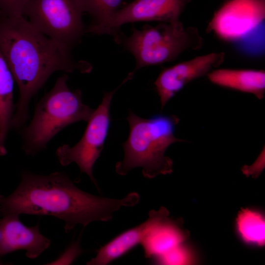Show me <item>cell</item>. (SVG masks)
Segmentation results:
<instances>
[{"instance_id": "cell-18", "label": "cell", "mask_w": 265, "mask_h": 265, "mask_svg": "<svg viewBox=\"0 0 265 265\" xmlns=\"http://www.w3.org/2000/svg\"><path fill=\"white\" fill-rule=\"evenodd\" d=\"M158 262L164 265H186L192 263L188 249L181 244L158 258Z\"/></svg>"}, {"instance_id": "cell-5", "label": "cell", "mask_w": 265, "mask_h": 265, "mask_svg": "<svg viewBox=\"0 0 265 265\" xmlns=\"http://www.w3.org/2000/svg\"><path fill=\"white\" fill-rule=\"evenodd\" d=\"M115 41L134 56L136 64L130 74L133 75L143 67L172 61L183 53L200 49L202 37L194 26H177L166 23L156 26L146 25L141 29L133 27L129 36L120 34Z\"/></svg>"}, {"instance_id": "cell-13", "label": "cell", "mask_w": 265, "mask_h": 265, "mask_svg": "<svg viewBox=\"0 0 265 265\" xmlns=\"http://www.w3.org/2000/svg\"><path fill=\"white\" fill-rule=\"evenodd\" d=\"M148 219L136 227L116 236L97 251L96 256L87 262L88 265H106L122 256L138 244H140L152 227L156 211L149 212Z\"/></svg>"}, {"instance_id": "cell-6", "label": "cell", "mask_w": 265, "mask_h": 265, "mask_svg": "<svg viewBox=\"0 0 265 265\" xmlns=\"http://www.w3.org/2000/svg\"><path fill=\"white\" fill-rule=\"evenodd\" d=\"M81 0H29L24 16L38 30L68 50L86 33Z\"/></svg>"}, {"instance_id": "cell-1", "label": "cell", "mask_w": 265, "mask_h": 265, "mask_svg": "<svg viewBox=\"0 0 265 265\" xmlns=\"http://www.w3.org/2000/svg\"><path fill=\"white\" fill-rule=\"evenodd\" d=\"M0 51L19 89L11 128L20 131L28 119L31 99L54 73L88 74L92 66L46 36L24 16H0Z\"/></svg>"}, {"instance_id": "cell-16", "label": "cell", "mask_w": 265, "mask_h": 265, "mask_svg": "<svg viewBox=\"0 0 265 265\" xmlns=\"http://www.w3.org/2000/svg\"><path fill=\"white\" fill-rule=\"evenodd\" d=\"M238 230L248 243L263 246L265 243V220L259 212L242 209L236 219Z\"/></svg>"}, {"instance_id": "cell-4", "label": "cell", "mask_w": 265, "mask_h": 265, "mask_svg": "<svg viewBox=\"0 0 265 265\" xmlns=\"http://www.w3.org/2000/svg\"><path fill=\"white\" fill-rule=\"evenodd\" d=\"M68 80L66 74L57 78L36 105L29 125L20 131L26 155H35L64 128L79 121L88 122L91 118L95 109L83 103L81 90L69 88Z\"/></svg>"}, {"instance_id": "cell-19", "label": "cell", "mask_w": 265, "mask_h": 265, "mask_svg": "<svg viewBox=\"0 0 265 265\" xmlns=\"http://www.w3.org/2000/svg\"><path fill=\"white\" fill-rule=\"evenodd\" d=\"M29 1V0H0V16L8 18L24 16L25 8Z\"/></svg>"}, {"instance_id": "cell-9", "label": "cell", "mask_w": 265, "mask_h": 265, "mask_svg": "<svg viewBox=\"0 0 265 265\" xmlns=\"http://www.w3.org/2000/svg\"><path fill=\"white\" fill-rule=\"evenodd\" d=\"M265 18V0H227L215 12L208 25V33L232 41L253 30Z\"/></svg>"}, {"instance_id": "cell-12", "label": "cell", "mask_w": 265, "mask_h": 265, "mask_svg": "<svg viewBox=\"0 0 265 265\" xmlns=\"http://www.w3.org/2000/svg\"><path fill=\"white\" fill-rule=\"evenodd\" d=\"M181 218L169 217V212L163 207L156 211L155 222L141 244L146 258H158L188 239L189 232L183 227Z\"/></svg>"}, {"instance_id": "cell-3", "label": "cell", "mask_w": 265, "mask_h": 265, "mask_svg": "<svg viewBox=\"0 0 265 265\" xmlns=\"http://www.w3.org/2000/svg\"><path fill=\"white\" fill-rule=\"evenodd\" d=\"M126 119L130 132L122 144L124 158L116 163V172L124 176L140 167L143 176L149 179L171 173L173 161L165 156V152L172 144L184 141L174 135L180 121L178 116L159 115L143 118L130 110Z\"/></svg>"}, {"instance_id": "cell-11", "label": "cell", "mask_w": 265, "mask_h": 265, "mask_svg": "<svg viewBox=\"0 0 265 265\" xmlns=\"http://www.w3.org/2000/svg\"><path fill=\"white\" fill-rule=\"evenodd\" d=\"M3 216L0 220V257L24 250L26 256L33 259L49 247L51 240L41 234L38 224L27 227L21 222L18 214Z\"/></svg>"}, {"instance_id": "cell-10", "label": "cell", "mask_w": 265, "mask_h": 265, "mask_svg": "<svg viewBox=\"0 0 265 265\" xmlns=\"http://www.w3.org/2000/svg\"><path fill=\"white\" fill-rule=\"evenodd\" d=\"M224 52L212 53L164 68L154 82L161 109L167 103L190 81L206 76L224 61Z\"/></svg>"}, {"instance_id": "cell-20", "label": "cell", "mask_w": 265, "mask_h": 265, "mask_svg": "<svg viewBox=\"0 0 265 265\" xmlns=\"http://www.w3.org/2000/svg\"><path fill=\"white\" fill-rule=\"evenodd\" d=\"M80 235L78 240L73 242L57 259L50 264H70L82 253L80 246Z\"/></svg>"}, {"instance_id": "cell-2", "label": "cell", "mask_w": 265, "mask_h": 265, "mask_svg": "<svg viewBox=\"0 0 265 265\" xmlns=\"http://www.w3.org/2000/svg\"><path fill=\"white\" fill-rule=\"evenodd\" d=\"M139 199L135 192L122 199L91 194L77 187L63 172L43 175L26 171L13 193L1 195L0 213L54 216L64 222L68 233L78 224L85 227L93 221L110 220L116 212L135 206Z\"/></svg>"}, {"instance_id": "cell-17", "label": "cell", "mask_w": 265, "mask_h": 265, "mask_svg": "<svg viewBox=\"0 0 265 265\" xmlns=\"http://www.w3.org/2000/svg\"><path fill=\"white\" fill-rule=\"evenodd\" d=\"M122 0H81L85 13L92 21L86 28V33L92 32L106 24L120 9Z\"/></svg>"}, {"instance_id": "cell-21", "label": "cell", "mask_w": 265, "mask_h": 265, "mask_svg": "<svg viewBox=\"0 0 265 265\" xmlns=\"http://www.w3.org/2000/svg\"><path fill=\"white\" fill-rule=\"evenodd\" d=\"M0 197H1V195L0 194Z\"/></svg>"}, {"instance_id": "cell-15", "label": "cell", "mask_w": 265, "mask_h": 265, "mask_svg": "<svg viewBox=\"0 0 265 265\" xmlns=\"http://www.w3.org/2000/svg\"><path fill=\"white\" fill-rule=\"evenodd\" d=\"M13 75L0 51V156L7 151L5 142L14 116L15 105L13 103Z\"/></svg>"}, {"instance_id": "cell-8", "label": "cell", "mask_w": 265, "mask_h": 265, "mask_svg": "<svg viewBox=\"0 0 265 265\" xmlns=\"http://www.w3.org/2000/svg\"><path fill=\"white\" fill-rule=\"evenodd\" d=\"M191 0H134L120 8L104 26L92 34H109L115 39L126 23L157 21L184 26L180 16Z\"/></svg>"}, {"instance_id": "cell-7", "label": "cell", "mask_w": 265, "mask_h": 265, "mask_svg": "<svg viewBox=\"0 0 265 265\" xmlns=\"http://www.w3.org/2000/svg\"><path fill=\"white\" fill-rule=\"evenodd\" d=\"M123 84L122 82L119 87ZM118 87L104 93L101 103L88 121L87 126L80 140L72 147L63 144L57 148L55 152L61 165L64 166L72 162L76 163L80 173L86 174L97 187L93 168L100 156L107 135L110 123L111 99Z\"/></svg>"}, {"instance_id": "cell-14", "label": "cell", "mask_w": 265, "mask_h": 265, "mask_svg": "<svg viewBox=\"0 0 265 265\" xmlns=\"http://www.w3.org/2000/svg\"><path fill=\"white\" fill-rule=\"evenodd\" d=\"M209 80L221 87L252 94L262 99L265 93L263 70L216 69L207 75Z\"/></svg>"}]
</instances>
